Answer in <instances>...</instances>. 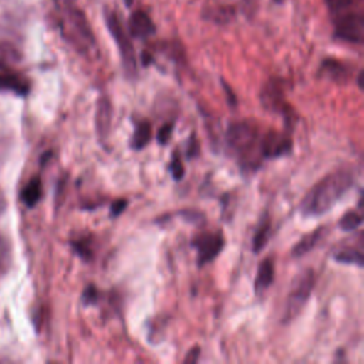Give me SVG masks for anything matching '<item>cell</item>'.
Wrapping results in <instances>:
<instances>
[{"instance_id": "cell-1", "label": "cell", "mask_w": 364, "mask_h": 364, "mask_svg": "<svg viewBox=\"0 0 364 364\" xmlns=\"http://www.w3.org/2000/svg\"><path fill=\"white\" fill-rule=\"evenodd\" d=\"M354 185L351 171L338 169L320 179L301 199L300 213L306 218L320 216L328 212Z\"/></svg>"}, {"instance_id": "cell-2", "label": "cell", "mask_w": 364, "mask_h": 364, "mask_svg": "<svg viewBox=\"0 0 364 364\" xmlns=\"http://www.w3.org/2000/svg\"><path fill=\"white\" fill-rule=\"evenodd\" d=\"M260 129L250 121H236L228 127L226 145L243 171H255L260 166Z\"/></svg>"}, {"instance_id": "cell-3", "label": "cell", "mask_w": 364, "mask_h": 364, "mask_svg": "<svg viewBox=\"0 0 364 364\" xmlns=\"http://www.w3.org/2000/svg\"><path fill=\"white\" fill-rule=\"evenodd\" d=\"M316 272L313 269H306L303 270L296 279L294 283L289 291L287 300L284 303L283 314H282V321L283 323H290L294 320L301 310L304 309L307 300L310 299V294L314 289L316 284Z\"/></svg>"}, {"instance_id": "cell-4", "label": "cell", "mask_w": 364, "mask_h": 364, "mask_svg": "<svg viewBox=\"0 0 364 364\" xmlns=\"http://www.w3.org/2000/svg\"><path fill=\"white\" fill-rule=\"evenodd\" d=\"M104 17H105V24L108 27V31L112 36V38L118 47L125 74L129 78H132L136 75V55L134 51V46L131 43V38H129L128 33L125 31L121 20H119V16L115 10L107 9L104 11Z\"/></svg>"}, {"instance_id": "cell-5", "label": "cell", "mask_w": 364, "mask_h": 364, "mask_svg": "<svg viewBox=\"0 0 364 364\" xmlns=\"http://www.w3.org/2000/svg\"><path fill=\"white\" fill-rule=\"evenodd\" d=\"M334 36L343 41L361 44L364 40V14L363 10H350L333 17Z\"/></svg>"}, {"instance_id": "cell-6", "label": "cell", "mask_w": 364, "mask_h": 364, "mask_svg": "<svg viewBox=\"0 0 364 364\" xmlns=\"http://www.w3.org/2000/svg\"><path fill=\"white\" fill-rule=\"evenodd\" d=\"M192 246L196 249L199 266H203L220 253L225 246V239L220 232H203L195 236Z\"/></svg>"}, {"instance_id": "cell-7", "label": "cell", "mask_w": 364, "mask_h": 364, "mask_svg": "<svg viewBox=\"0 0 364 364\" xmlns=\"http://www.w3.org/2000/svg\"><path fill=\"white\" fill-rule=\"evenodd\" d=\"M293 148V141L283 132L276 129H269L267 132L262 134L260 139V152L264 159L279 158L287 155Z\"/></svg>"}, {"instance_id": "cell-8", "label": "cell", "mask_w": 364, "mask_h": 364, "mask_svg": "<svg viewBox=\"0 0 364 364\" xmlns=\"http://www.w3.org/2000/svg\"><path fill=\"white\" fill-rule=\"evenodd\" d=\"M262 104L266 109L273 112H282L283 115L287 112V105L283 95L282 82L276 78H272L269 82L264 84L260 92Z\"/></svg>"}, {"instance_id": "cell-9", "label": "cell", "mask_w": 364, "mask_h": 364, "mask_svg": "<svg viewBox=\"0 0 364 364\" xmlns=\"http://www.w3.org/2000/svg\"><path fill=\"white\" fill-rule=\"evenodd\" d=\"M128 31L132 37L144 40L155 33V24L144 10H135L128 20Z\"/></svg>"}, {"instance_id": "cell-10", "label": "cell", "mask_w": 364, "mask_h": 364, "mask_svg": "<svg viewBox=\"0 0 364 364\" xmlns=\"http://www.w3.org/2000/svg\"><path fill=\"white\" fill-rule=\"evenodd\" d=\"M112 121V105L108 97L102 95L97 101V111H95V129L101 139H107Z\"/></svg>"}, {"instance_id": "cell-11", "label": "cell", "mask_w": 364, "mask_h": 364, "mask_svg": "<svg viewBox=\"0 0 364 364\" xmlns=\"http://www.w3.org/2000/svg\"><path fill=\"white\" fill-rule=\"evenodd\" d=\"M0 90L26 95L30 90V82L26 77L11 68H0Z\"/></svg>"}, {"instance_id": "cell-12", "label": "cell", "mask_w": 364, "mask_h": 364, "mask_svg": "<svg viewBox=\"0 0 364 364\" xmlns=\"http://www.w3.org/2000/svg\"><path fill=\"white\" fill-rule=\"evenodd\" d=\"M318 73L321 77H326L330 81L336 82H346L350 77V68L336 58L323 60Z\"/></svg>"}, {"instance_id": "cell-13", "label": "cell", "mask_w": 364, "mask_h": 364, "mask_svg": "<svg viewBox=\"0 0 364 364\" xmlns=\"http://www.w3.org/2000/svg\"><path fill=\"white\" fill-rule=\"evenodd\" d=\"M274 279V266L270 257H266L257 267L256 279H255V290L256 293L264 291Z\"/></svg>"}, {"instance_id": "cell-14", "label": "cell", "mask_w": 364, "mask_h": 364, "mask_svg": "<svg viewBox=\"0 0 364 364\" xmlns=\"http://www.w3.org/2000/svg\"><path fill=\"white\" fill-rule=\"evenodd\" d=\"M324 233H326V228H324V226H320V228L314 229L313 232H310L309 235L303 236V239L293 247L291 255L296 256V257L304 256L306 253H309V252L323 239Z\"/></svg>"}, {"instance_id": "cell-15", "label": "cell", "mask_w": 364, "mask_h": 364, "mask_svg": "<svg viewBox=\"0 0 364 364\" xmlns=\"http://www.w3.org/2000/svg\"><path fill=\"white\" fill-rule=\"evenodd\" d=\"M41 195H43L41 179H40V176H33L28 181V183L24 186V189L21 191V200L24 202L26 206L33 208L41 199Z\"/></svg>"}, {"instance_id": "cell-16", "label": "cell", "mask_w": 364, "mask_h": 364, "mask_svg": "<svg viewBox=\"0 0 364 364\" xmlns=\"http://www.w3.org/2000/svg\"><path fill=\"white\" fill-rule=\"evenodd\" d=\"M151 134H152V128L149 121L142 119L135 125L132 138H131V146L132 149H142L145 148L149 141H151Z\"/></svg>"}, {"instance_id": "cell-17", "label": "cell", "mask_w": 364, "mask_h": 364, "mask_svg": "<svg viewBox=\"0 0 364 364\" xmlns=\"http://www.w3.org/2000/svg\"><path fill=\"white\" fill-rule=\"evenodd\" d=\"M270 228H272L270 219L266 216V218L260 222V225H259V228H257V230H256V233H255V236H253L252 247H253V252H255V253H259V252L266 246V243L269 242V237H270Z\"/></svg>"}, {"instance_id": "cell-18", "label": "cell", "mask_w": 364, "mask_h": 364, "mask_svg": "<svg viewBox=\"0 0 364 364\" xmlns=\"http://www.w3.org/2000/svg\"><path fill=\"white\" fill-rule=\"evenodd\" d=\"M20 54L10 43H0V68H11L18 63Z\"/></svg>"}, {"instance_id": "cell-19", "label": "cell", "mask_w": 364, "mask_h": 364, "mask_svg": "<svg viewBox=\"0 0 364 364\" xmlns=\"http://www.w3.org/2000/svg\"><path fill=\"white\" fill-rule=\"evenodd\" d=\"M334 260L344 264H355L358 267L363 266V253L357 249H344L334 255Z\"/></svg>"}, {"instance_id": "cell-20", "label": "cell", "mask_w": 364, "mask_h": 364, "mask_svg": "<svg viewBox=\"0 0 364 364\" xmlns=\"http://www.w3.org/2000/svg\"><path fill=\"white\" fill-rule=\"evenodd\" d=\"M357 1H361V0H324L331 17L341 14L344 11L355 10L354 6L357 4Z\"/></svg>"}, {"instance_id": "cell-21", "label": "cell", "mask_w": 364, "mask_h": 364, "mask_svg": "<svg viewBox=\"0 0 364 364\" xmlns=\"http://www.w3.org/2000/svg\"><path fill=\"white\" fill-rule=\"evenodd\" d=\"M71 247L84 260H90L92 257V246L90 237H80L77 240H71Z\"/></svg>"}, {"instance_id": "cell-22", "label": "cell", "mask_w": 364, "mask_h": 364, "mask_svg": "<svg viewBox=\"0 0 364 364\" xmlns=\"http://www.w3.org/2000/svg\"><path fill=\"white\" fill-rule=\"evenodd\" d=\"M363 223V216L354 210L351 212H347L344 213V216L340 219L338 222V226L341 230H346V232H350V230H354L357 229L360 225Z\"/></svg>"}, {"instance_id": "cell-23", "label": "cell", "mask_w": 364, "mask_h": 364, "mask_svg": "<svg viewBox=\"0 0 364 364\" xmlns=\"http://www.w3.org/2000/svg\"><path fill=\"white\" fill-rule=\"evenodd\" d=\"M169 168H171L172 178H173L175 181H179V179L183 178V173H185V171H183V164H182V159H181V156H179L178 152H173L172 161H171V166H169Z\"/></svg>"}, {"instance_id": "cell-24", "label": "cell", "mask_w": 364, "mask_h": 364, "mask_svg": "<svg viewBox=\"0 0 364 364\" xmlns=\"http://www.w3.org/2000/svg\"><path fill=\"white\" fill-rule=\"evenodd\" d=\"M82 303L85 306H90V304H97L98 299H100V291L98 289L94 286V284H90L85 287V290L82 291Z\"/></svg>"}, {"instance_id": "cell-25", "label": "cell", "mask_w": 364, "mask_h": 364, "mask_svg": "<svg viewBox=\"0 0 364 364\" xmlns=\"http://www.w3.org/2000/svg\"><path fill=\"white\" fill-rule=\"evenodd\" d=\"M172 131H173V124H172V122L164 124V125L158 129V132H156V141H158L161 145H166L168 141L171 139Z\"/></svg>"}, {"instance_id": "cell-26", "label": "cell", "mask_w": 364, "mask_h": 364, "mask_svg": "<svg viewBox=\"0 0 364 364\" xmlns=\"http://www.w3.org/2000/svg\"><path fill=\"white\" fill-rule=\"evenodd\" d=\"M199 152V142L196 139V136L192 134L191 138H189V144H188V151H186V156L188 158H192V156H196Z\"/></svg>"}, {"instance_id": "cell-27", "label": "cell", "mask_w": 364, "mask_h": 364, "mask_svg": "<svg viewBox=\"0 0 364 364\" xmlns=\"http://www.w3.org/2000/svg\"><path fill=\"white\" fill-rule=\"evenodd\" d=\"M199 354H200V347H199V346L192 347V348L186 353V355H185V358H183V363H186V364H193V363H196V361L199 360Z\"/></svg>"}, {"instance_id": "cell-28", "label": "cell", "mask_w": 364, "mask_h": 364, "mask_svg": "<svg viewBox=\"0 0 364 364\" xmlns=\"http://www.w3.org/2000/svg\"><path fill=\"white\" fill-rule=\"evenodd\" d=\"M127 208V200L125 199H117L112 205H111V210L109 215L111 216H118L124 212V209Z\"/></svg>"}, {"instance_id": "cell-29", "label": "cell", "mask_w": 364, "mask_h": 364, "mask_svg": "<svg viewBox=\"0 0 364 364\" xmlns=\"http://www.w3.org/2000/svg\"><path fill=\"white\" fill-rule=\"evenodd\" d=\"M6 208H7V200H6L4 195L0 192V215L6 210Z\"/></svg>"}, {"instance_id": "cell-30", "label": "cell", "mask_w": 364, "mask_h": 364, "mask_svg": "<svg viewBox=\"0 0 364 364\" xmlns=\"http://www.w3.org/2000/svg\"><path fill=\"white\" fill-rule=\"evenodd\" d=\"M124 3H125V6H132V3H134V0H124Z\"/></svg>"}, {"instance_id": "cell-31", "label": "cell", "mask_w": 364, "mask_h": 364, "mask_svg": "<svg viewBox=\"0 0 364 364\" xmlns=\"http://www.w3.org/2000/svg\"><path fill=\"white\" fill-rule=\"evenodd\" d=\"M3 243H4V242H3V237H1V236H0V247H1V246H3Z\"/></svg>"}]
</instances>
